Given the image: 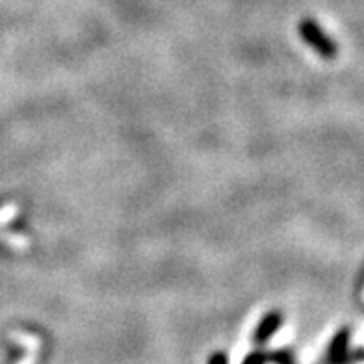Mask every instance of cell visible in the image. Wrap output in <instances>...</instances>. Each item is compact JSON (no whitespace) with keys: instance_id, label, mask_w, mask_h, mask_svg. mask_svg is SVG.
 Instances as JSON below:
<instances>
[{"instance_id":"cell-5","label":"cell","mask_w":364,"mask_h":364,"mask_svg":"<svg viewBox=\"0 0 364 364\" xmlns=\"http://www.w3.org/2000/svg\"><path fill=\"white\" fill-rule=\"evenodd\" d=\"M242 364H268V353L264 350L251 351Z\"/></svg>"},{"instance_id":"cell-2","label":"cell","mask_w":364,"mask_h":364,"mask_svg":"<svg viewBox=\"0 0 364 364\" xmlns=\"http://www.w3.org/2000/svg\"><path fill=\"white\" fill-rule=\"evenodd\" d=\"M299 30V36L309 47L314 50V53L320 54L321 58H326V60H333L338 54V45L335 43V39L331 38V36L326 34V30L321 28L320 24L316 23L314 19H303L297 26Z\"/></svg>"},{"instance_id":"cell-1","label":"cell","mask_w":364,"mask_h":364,"mask_svg":"<svg viewBox=\"0 0 364 364\" xmlns=\"http://www.w3.org/2000/svg\"><path fill=\"white\" fill-rule=\"evenodd\" d=\"M351 329L342 327L335 333L327 346V353L323 364H359L364 363V348L351 350Z\"/></svg>"},{"instance_id":"cell-3","label":"cell","mask_w":364,"mask_h":364,"mask_svg":"<svg viewBox=\"0 0 364 364\" xmlns=\"http://www.w3.org/2000/svg\"><path fill=\"white\" fill-rule=\"evenodd\" d=\"M283 320L284 318L283 314H281V311L266 312V316L259 321V326L255 327V333H253L255 344H259V346L266 344V342H268L269 338H272L279 329H281Z\"/></svg>"},{"instance_id":"cell-6","label":"cell","mask_w":364,"mask_h":364,"mask_svg":"<svg viewBox=\"0 0 364 364\" xmlns=\"http://www.w3.org/2000/svg\"><path fill=\"white\" fill-rule=\"evenodd\" d=\"M208 364H229V355L225 351H216L208 357Z\"/></svg>"},{"instance_id":"cell-4","label":"cell","mask_w":364,"mask_h":364,"mask_svg":"<svg viewBox=\"0 0 364 364\" xmlns=\"http://www.w3.org/2000/svg\"><path fill=\"white\" fill-rule=\"evenodd\" d=\"M269 364H296V357L290 350H277L268 353Z\"/></svg>"}]
</instances>
